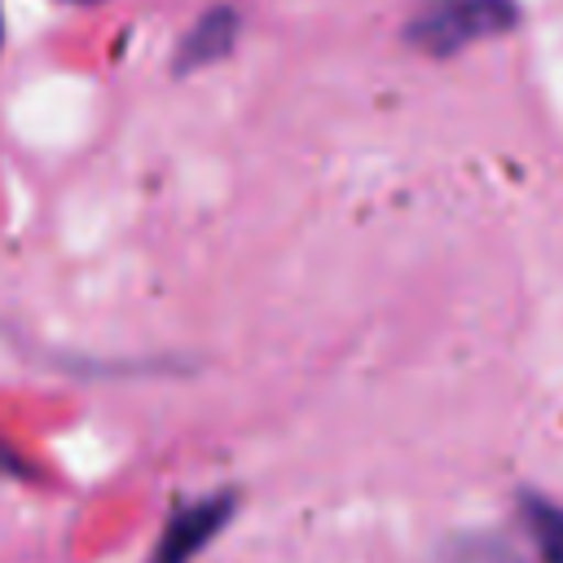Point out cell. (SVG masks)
Listing matches in <instances>:
<instances>
[{
	"label": "cell",
	"mask_w": 563,
	"mask_h": 563,
	"mask_svg": "<svg viewBox=\"0 0 563 563\" xmlns=\"http://www.w3.org/2000/svg\"><path fill=\"white\" fill-rule=\"evenodd\" d=\"M515 0H427L405 22V44L427 57H453L479 40H497L519 26Z\"/></svg>",
	"instance_id": "cell-1"
},
{
	"label": "cell",
	"mask_w": 563,
	"mask_h": 563,
	"mask_svg": "<svg viewBox=\"0 0 563 563\" xmlns=\"http://www.w3.org/2000/svg\"><path fill=\"white\" fill-rule=\"evenodd\" d=\"M229 515H233V493H211V497H198V501L180 506L167 519V528H163L158 550H154L150 563H189L229 523Z\"/></svg>",
	"instance_id": "cell-2"
},
{
	"label": "cell",
	"mask_w": 563,
	"mask_h": 563,
	"mask_svg": "<svg viewBox=\"0 0 563 563\" xmlns=\"http://www.w3.org/2000/svg\"><path fill=\"white\" fill-rule=\"evenodd\" d=\"M238 35H242V18H238L233 4H211V9H202L198 22L180 35V44H176V53H172V75H194V70H202V66L224 62V57L233 53Z\"/></svg>",
	"instance_id": "cell-3"
},
{
	"label": "cell",
	"mask_w": 563,
	"mask_h": 563,
	"mask_svg": "<svg viewBox=\"0 0 563 563\" xmlns=\"http://www.w3.org/2000/svg\"><path fill=\"white\" fill-rule=\"evenodd\" d=\"M519 506H523V523L537 541L541 563H563V506H554L537 493H523Z\"/></svg>",
	"instance_id": "cell-4"
},
{
	"label": "cell",
	"mask_w": 563,
	"mask_h": 563,
	"mask_svg": "<svg viewBox=\"0 0 563 563\" xmlns=\"http://www.w3.org/2000/svg\"><path fill=\"white\" fill-rule=\"evenodd\" d=\"M66 4H97V0H66Z\"/></svg>",
	"instance_id": "cell-5"
},
{
	"label": "cell",
	"mask_w": 563,
	"mask_h": 563,
	"mask_svg": "<svg viewBox=\"0 0 563 563\" xmlns=\"http://www.w3.org/2000/svg\"><path fill=\"white\" fill-rule=\"evenodd\" d=\"M0 44H4V13H0Z\"/></svg>",
	"instance_id": "cell-6"
}]
</instances>
